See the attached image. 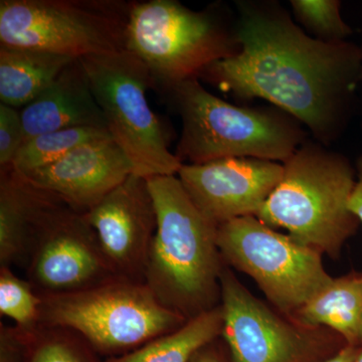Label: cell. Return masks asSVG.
<instances>
[{"instance_id": "cell-1", "label": "cell", "mask_w": 362, "mask_h": 362, "mask_svg": "<svg viewBox=\"0 0 362 362\" xmlns=\"http://www.w3.org/2000/svg\"><path fill=\"white\" fill-rule=\"evenodd\" d=\"M235 8L239 52L197 78L240 101L269 102L330 147L357 113L361 45L313 39L278 1L238 0Z\"/></svg>"}, {"instance_id": "cell-2", "label": "cell", "mask_w": 362, "mask_h": 362, "mask_svg": "<svg viewBox=\"0 0 362 362\" xmlns=\"http://www.w3.org/2000/svg\"><path fill=\"white\" fill-rule=\"evenodd\" d=\"M157 228L144 283L169 310L194 318L221 304L223 263L218 226L201 213L177 175L147 178Z\"/></svg>"}, {"instance_id": "cell-3", "label": "cell", "mask_w": 362, "mask_h": 362, "mask_svg": "<svg viewBox=\"0 0 362 362\" xmlns=\"http://www.w3.org/2000/svg\"><path fill=\"white\" fill-rule=\"evenodd\" d=\"M161 94L181 119L175 156L183 164L235 157L284 163L308 138L297 119L275 106L228 103L211 94L197 78Z\"/></svg>"}, {"instance_id": "cell-4", "label": "cell", "mask_w": 362, "mask_h": 362, "mask_svg": "<svg viewBox=\"0 0 362 362\" xmlns=\"http://www.w3.org/2000/svg\"><path fill=\"white\" fill-rule=\"evenodd\" d=\"M283 168L280 182L257 218L337 259L361 225L349 209L356 166L346 156L310 137Z\"/></svg>"}, {"instance_id": "cell-5", "label": "cell", "mask_w": 362, "mask_h": 362, "mask_svg": "<svg viewBox=\"0 0 362 362\" xmlns=\"http://www.w3.org/2000/svg\"><path fill=\"white\" fill-rule=\"evenodd\" d=\"M125 49L146 65L162 93L239 52L235 13L223 4L197 11L175 0L134 1Z\"/></svg>"}, {"instance_id": "cell-6", "label": "cell", "mask_w": 362, "mask_h": 362, "mask_svg": "<svg viewBox=\"0 0 362 362\" xmlns=\"http://www.w3.org/2000/svg\"><path fill=\"white\" fill-rule=\"evenodd\" d=\"M40 297V326L74 331L105 359L134 351L187 321L159 303L145 283L125 279Z\"/></svg>"}, {"instance_id": "cell-7", "label": "cell", "mask_w": 362, "mask_h": 362, "mask_svg": "<svg viewBox=\"0 0 362 362\" xmlns=\"http://www.w3.org/2000/svg\"><path fill=\"white\" fill-rule=\"evenodd\" d=\"M107 130L122 149L133 175H177L183 163L168 148L158 117L147 101L154 88L146 65L127 49L80 59Z\"/></svg>"}, {"instance_id": "cell-8", "label": "cell", "mask_w": 362, "mask_h": 362, "mask_svg": "<svg viewBox=\"0 0 362 362\" xmlns=\"http://www.w3.org/2000/svg\"><path fill=\"white\" fill-rule=\"evenodd\" d=\"M124 0H1L0 45L82 59L125 49Z\"/></svg>"}, {"instance_id": "cell-9", "label": "cell", "mask_w": 362, "mask_h": 362, "mask_svg": "<svg viewBox=\"0 0 362 362\" xmlns=\"http://www.w3.org/2000/svg\"><path fill=\"white\" fill-rule=\"evenodd\" d=\"M223 263L256 283L267 302L288 315L305 306L331 281L322 252L279 233L257 216L218 226Z\"/></svg>"}, {"instance_id": "cell-10", "label": "cell", "mask_w": 362, "mask_h": 362, "mask_svg": "<svg viewBox=\"0 0 362 362\" xmlns=\"http://www.w3.org/2000/svg\"><path fill=\"white\" fill-rule=\"evenodd\" d=\"M221 339L232 362H322L346 346L328 328L309 326L255 296L225 265Z\"/></svg>"}, {"instance_id": "cell-11", "label": "cell", "mask_w": 362, "mask_h": 362, "mask_svg": "<svg viewBox=\"0 0 362 362\" xmlns=\"http://www.w3.org/2000/svg\"><path fill=\"white\" fill-rule=\"evenodd\" d=\"M25 269L40 296L86 291L121 279L85 214L66 204L45 221Z\"/></svg>"}, {"instance_id": "cell-12", "label": "cell", "mask_w": 362, "mask_h": 362, "mask_svg": "<svg viewBox=\"0 0 362 362\" xmlns=\"http://www.w3.org/2000/svg\"><path fill=\"white\" fill-rule=\"evenodd\" d=\"M283 171L279 162L235 157L183 164L177 177L195 206L218 226L256 216L277 187Z\"/></svg>"}, {"instance_id": "cell-13", "label": "cell", "mask_w": 362, "mask_h": 362, "mask_svg": "<svg viewBox=\"0 0 362 362\" xmlns=\"http://www.w3.org/2000/svg\"><path fill=\"white\" fill-rule=\"evenodd\" d=\"M116 275L144 283L157 214L146 178L131 175L88 213Z\"/></svg>"}, {"instance_id": "cell-14", "label": "cell", "mask_w": 362, "mask_h": 362, "mask_svg": "<svg viewBox=\"0 0 362 362\" xmlns=\"http://www.w3.org/2000/svg\"><path fill=\"white\" fill-rule=\"evenodd\" d=\"M21 175L56 194L74 211L86 214L133 175V168L113 139H103L82 145L54 163Z\"/></svg>"}, {"instance_id": "cell-15", "label": "cell", "mask_w": 362, "mask_h": 362, "mask_svg": "<svg viewBox=\"0 0 362 362\" xmlns=\"http://www.w3.org/2000/svg\"><path fill=\"white\" fill-rule=\"evenodd\" d=\"M65 204L11 166L0 168V268H25L45 221Z\"/></svg>"}, {"instance_id": "cell-16", "label": "cell", "mask_w": 362, "mask_h": 362, "mask_svg": "<svg viewBox=\"0 0 362 362\" xmlns=\"http://www.w3.org/2000/svg\"><path fill=\"white\" fill-rule=\"evenodd\" d=\"M21 116L25 142L66 128L107 130L80 59H73L40 96L23 107Z\"/></svg>"}, {"instance_id": "cell-17", "label": "cell", "mask_w": 362, "mask_h": 362, "mask_svg": "<svg viewBox=\"0 0 362 362\" xmlns=\"http://www.w3.org/2000/svg\"><path fill=\"white\" fill-rule=\"evenodd\" d=\"M291 316L306 325L334 331L350 346L362 347V272L333 278Z\"/></svg>"}, {"instance_id": "cell-18", "label": "cell", "mask_w": 362, "mask_h": 362, "mask_svg": "<svg viewBox=\"0 0 362 362\" xmlns=\"http://www.w3.org/2000/svg\"><path fill=\"white\" fill-rule=\"evenodd\" d=\"M73 59L39 49L0 45V103L16 109L25 107Z\"/></svg>"}, {"instance_id": "cell-19", "label": "cell", "mask_w": 362, "mask_h": 362, "mask_svg": "<svg viewBox=\"0 0 362 362\" xmlns=\"http://www.w3.org/2000/svg\"><path fill=\"white\" fill-rule=\"evenodd\" d=\"M223 331V310L218 307L189 319L181 327L154 338L139 349L104 362H189L197 350L218 339Z\"/></svg>"}, {"instance_id": "cell-20", "label": "cell", "mask_w": 362, "mask_h": 362, "mask_svg": "<svg viewBox=\"0 0 362 362\" xmlns=\"http://www.w3.org/2000/svg\"><path fill=\"white\" fill-rule=\"evenodd\" d=\"M103 139H112L108 131L94 127L66 128L45 133L23 143L11 166L18 173H30L59 161L82 145Z\"/></svg>"}, {"instance_id": "cell-21", "label": "cell", "mask_w": 362, "mask_h": 362, "mask_svg": "<svg viewBox=\"0 0 362 362\" xmlns=\"http://www.w3.org/2000/svg\"><path fill=\"white\" fill-rule=\"evenodd\" d=\"M26 362H104L84 338L70 329L40 326L26 334Z\"/></svg>"}, {"instance_id": "cell-22", "label": "cell", "mask_w": 362, "mask_h": 362, "mask_svg": "<svg viewBox=\"0 0 362 362\" xmlns=\"http://www.w3.org/2000/svg\"><path fill=\"white\" fill-rule=\"evenodd\" d=\"M290 6L295 21L313 39L337 44L354 33L343 20L339 0H291Z\"/></svg>"}, {"instance_id": "cell-23", "label": "cell", "mask_w": 362, "mask_h": 362, "mask_svg": "<svg viewBox=\"0 0 362 362\" xmlns=\"http://www.w3.org/2000/svg\"><path fill=\"white\" fill-rule=\"evenodd\" d=\"M42 297L28 280L18 277L13 268H0V314L30 334L40 326Z\"/></svg>"}, {"instance_id": "cell-24", "label": "cell", "mask_w": 362, "mask_h": 362, "mask_svg": "<svg viewBox=\"0 0 362 362\" xmlns=\"http://www.w3.org/2000/svg\"><path fill=\"white\" fill-rule=\"evenodd\" d=\"M23 143L25 131L21 110L0 103V168L11 165Z\"/></svg>"}, {"instance_id": "cell-25", "label": "cell", "mask_w": 362, "mask_h": 362, "mask_svg": "<svg viewBox=\"0 0 362 362\" xmlns=\"http://www.w3.org/2000/svg\"><path fill=\"white\" fill-rule=\"evenodd\" d=\"M0 362H26V333L0 323Z\"/></svg>"}, {"instance_id": "cell-26", "label": "cell", "mask_w": 362, "mask_h": 362, "mask_svg": "<svg viewBox=\"0 0 362 362\" xmlns=\"http://www.w3.org/2000/svg\"><path fill=\"white\" fill-rule=\"evenodd\" d=\"M189 362H232L225 342L221 338L197 350Z\"/></svg>"}, {"instance_id": "cell-27", "label": "cell", "mask_w": 362, "mask_h": 362, "mask_svg": "<svg viewBox=\"0 0 362 362\" xmlns=\"http://www.w3.org/2000/svg\"><path fill=\"white\" fill-rule=\"evenodd\" d=\"M354 166L356 180L349 199V209L362 225V156L357 157Z\"/></svg>"}, {"instance_id": "cell-28", "label": "cell", "mask_w": 362, "mask_h": 362, "mask_svg": "<svg viewBox=\"0 0 362 362\" xmlns=\"http://www.w3.org/2000/svg\"><path fill=\"white\" fill-rule=\"evenodd\" d=\"M362 347L350 346L346 345L344 349L340 350L337 354L326 359L322 362H356Z\"/></svg>"}, {"instance_id": "cell-29", "label": "cell", "mask_w": 362, "mask_h": 362, "mask_svg": "<svg viewBox=\"0 0 362 362\" xmlns=\"http://www.w3.org/2000/svg\"><path fill=\"white\" fill-rule=\"evenodd\" d=\"M359 45H361L362 52V44ZM357 114H358L359 117H361V125L362 128V76L361 85H359L358 100H357Z\"/></svg>"}, {"instance_id": "cell-30", "label": "cell", "mask_w": 362, "mask_h": 362, "mask_svg": "<svg viewBox=\"0 0 362 362\" xmlns=\"http://www.w3.org/2000/svg\"><path fill=\"white\" fill-rule=\"evenodd\" d=\"M356 362H362V349L361 352H359V356L357 357Z\"/></svg>"}]
</instances>
